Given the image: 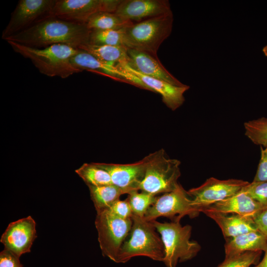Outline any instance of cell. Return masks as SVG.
<instances>
[{
    "mask_svg": "<svg viewBox=\"0 0 267 267\" xmlns=\"http://www.w3.org/2000/svg\"><path fill=\"white\" fill-rule=\"evenodd\" d=\"M127 65L135 71L149 77L163 80L173 85L184 87L182 83L170 73L158 57L147 53L128 48Z\"/></svg>",
    "mask_w": 267,
    "mask_h": 267,
    "instance_id": "16",
    "label": "cell"
},
{
    "mask_svg": "<svg viewBox=\"0 0 267 267\" xmlns=\"http://www.w3.org/2000/svg\"><path fill=\"white\" fill-rule=\"evenodd\" d=\"M150 222L160 234L165 249L163 262L167 267H176L178 261L189 260L200 250L199 243L190 240V225L182 226L179 222H160L156 220Z\"/></svg>",
    "mask_w": 267,
    "mask_h": 267,
    "instance_id": "5",
    "label": "cell"
},
{
    "mask_svg": "<svg viewBox=\"0 0 267 267\" xmlns=\"http://www.w3.org/2000/svg\"><path fill=\"white\" fill-rule=\"evenodd\" d=\"M0 267H23L19 257L4 249L0 253Z\"/></svg>",
    "mask_w": 267,
    "mask_h": 267,
    "instance_id": "32",
    "label": "cell"
},
{
    "mask_svg": "<svg viewBox=\"0 0 267 267\" xmlns=\"http://www.w3.org/2000/svg\"><path fill=\"white\" fill-rule=\"evenodd\" d=\"M132 226L129 238L123 243L119 252L117 263H125L136 256H145L163 262L165 249L161 236L151 222L144 217H132Z\"/></svg>",
    "mask_w": 267,
    "mask_h": 267,
    "instance_id": "4",
    "label": "cell"
},
{
    "mask_svg": "<svg viewBox=\"0 0 267 267\" xmlns=\"http://www.w3.org/2000/svg\"><path fill=\"white\" fill-rule=\"evenodd\" d=\"M262 260L253 267H267V247Z\"/></svg>",
    "mask_w": 267,
    "mask_h": 267,
    "instance_id": "34",
    "label": "cell"
},
{
    "mask_svg": "<svg viewBox=\"0 0 267 267\" xmlns=\"http://www.w3.org/2000/svg\"><path fill=\"white\" fill-rule=\"evenodd\" d=\"M71 62L82 71L87 70L99 73L114 80L129 84L140 89L151 91L133 73L118 65L102 61L84 50L79 49V52L71 58Z\"/></svg>",
    "mask_w": 267,
    "mask_h": 267,
    "instance_id": "12",
    "label": "cell"
},
{
    "mask_svg": "<svg viewBox=\"0 0 267 267\" xmlns=\"http://www.w3.org/2000/svg\"><path fill=\"white\" fill-rule=\"evenodd\" d=\"M147 158L130 164L95 163L110 176L113 184L123 189L126 194L138 191L146 170Z\"/></svg>",
    "mask_w": 267,
    "mask_h": 267,
    "instance_id": "14",
    "label": "cell"
},
{
    "mask_svg": "<svg viewBox=\"0 0 267 267\" xmlns=\"http://www.w3.org/2000/svg\"><path fill=\"white\" fill-rule=\"evenodd\" d=\"M267 238L259 231L250 232L234 237L224 245L225 257L237 255L247 251H265Z\"/></svg>",
    "mask_w": 267,
    "mask_h": 267,
    "instance_id": "20",
    "label": "cell"
},
{
    "mask_svg": "<svg viewBox=\"0 0 267 267\" xmlns=\"http://www.w3.org/2000/svg\"><path fill=\"white\" fill-rule=\"evenodd\" d=\"M56 1V0H19L2 33V39L4 40L52 17Z\"/></svg>",
    "mask_w": 267,
    "mask_h": 267,
    "instance_id": "9",
    "label": "cell"
},
{
    "mask_svg": "<svg viewBox=\"0 0 267 267\" xmlns=\"http://www.w3.org/2000/svg\"><path fill=\"white\" fill-rule=\"evenodd\" d=\"M156 196L145 192L134 191L129 194L128 200L134 215L144 217L148 208L155 202Z\"/></svg>",
    "mask_w": 267,
    "mask_h": 267,
    "instance_id": "27",
    "label": "cell"
},
{
    "mask_svg": "<svg viewBox=\"0 0 267 267\" xmlns=\"http://www.w3.org/2000/svg\"><path fill=\"white\" fill-rule=\"evenodd\" d=\"M245 135L255 144L267 146V118L245 122L244 123Z\"/></svg>",
    "mask_w": 267,
    "mask_h": 267,
    "instance_id": "25",
    "label": "cell"
},
{
    "mask_svg": "<svg viewBox=\"0 0 267 267\" xmlns=\"http://www.w3.org/2000/svg\"><path fill=\"white\" fill-rule=\"evenodd\" d=\"M36 222L30 216L9 224L0 238L4 249L19 257L31 252V248L37 237Z\"/></svg>",
    "mask_w": 267,
    "mask_h": 267,
    "instance_id": "13",
    "label": "cell"
},
{
    "mask_svg": "<svg viewBox=\"0 0 267 267\" xmlns=\"http://www.w3.org/2000/svg\"><path fill=\"white\" fill-rule=\"evenodd\" d=\"M124 29L91 30L89 44L94 45L125 46Z\"/></svg>",
    "mask_w": 267,
    "mask_h": 267,
    "instance_id": "26",
    "label": "cell"
},
{
    "mask_svg": "<svg viewBox=\"0 0 267 267\" xmlns=\"http://www.w3.org/2000/svg\"><path fill=\"white\" fill-rule=\"evenodd\" d=\"M121 0H56L52 17L63 20L86 24L100 12H115Z\"/></svg>",
    "mask_w": 267,
    "mask_h": 267,
    "instance_id": "10",
    "label": "cell"
},
{
    "mask_svg": "<svg viewBox=\"0 0 267 267\" xmlns=\"http://www.w3.org/2000/svg\"><path fill=\"white\" fill-rule=\"evenodd\" d=\"M88 187L96 212L109 209L120 199L121 195L126 194L123 189L113 184Z\"/></svg>",
    "mask_w": 267,
    "mask_h": 267,
    "instance_id": "22",
    "label": "cell"
},
{
    "mask_svg": "<svg viewBox=\"0 0 267 267\" xmlns=\"http://www.w3.org/2000/svg\"><path fill=\"white\" fill-rule=\"evenodd\" d=\"M7 42L14 51L30 60L41 74L47 76L65 79L82 72L71 62V58L79 49L62 44L38 48L12 41Z\"/></svg>",
    "mask_w": 267,
    "mask_h": 267,
    "instance_id": "2",
    "label": "cell"
},
{
    "mask_svg": "<svg viewBox=\"0 0 267 267\" xmlns=\"http://www.w3.org/2000/svg\"><path fill=\"white\" fill-rule=\"evenodd\" d=\"M253 220L258 230L267 238V209L258 213Z\"/></svg>",
    "mask_w": 267,
    "mask_h": 267,
    "instance_id": "33",
    "label": "cell"
},
{
    "mask_svg": "<svg viewBox=\"0 0 267 267\" xmlns=\"http://www.w3.org/2000/svg\"><path fill=\"white\" fill-rule=\"evenodd\" d=\"M172 11L165 14L133 23L124 29L125 45L158 57L162 43L171 35L173 26Z\"/></svg>",
    "mask_w": 267,
    "mask_h": 267,
    "instance_id": "3",
    "label": "cell"
},
{
    "mask_svg": "<svg viewBox=\"0 0 267 267\" xmlns=\"http://www.w3.org/2000/svg\"><path fill=\"white\" fill-rule=\"evenodd\" d=\"M147 163L144 178L139 190L156 195L173 191L178 187L180 162L167 157L160 149L146 156Z\"/></svg>",
    "mask_w": 267,
    "mask_h": 267,
    "instance_id": "6",
    "label": "cell"
},
{
    "mask_svg": "<svg viewBox=\"0 0 267 267\" xmlns=\"http://www.w3.org/2000/svg\"><path fill=\"white\" fill-rule=\"evenodd\" d=\"M117 65L136 76L151 91L159 93L164 103L172 111L176 110L184 103V93L190 88L189 86H177L163 80L145 76L131 68L126 62Z\"/></svg>",
    "mask_w": 267,
    "mask_h": 267,
    "instance_id": "17",
    "label": "cell"
},
{
    "mask_svg": "<svg viewBox=\"0 0 267 267\" xmlns=\"http://www.w3.org/2000/svg\"><path fill=\"white\" fill-rule=\"evenodd\" d=\"M248 183L241 179L220 180L211 177L200 186L191 188L187 192L191 198L192 205L200 212L203 208L236 194Z\"/></svg>",
    "mask_w": 267,
    "mask_h": 267,
    "instance_id": "11",
    "label": "cell"
},
{
    "mask_svg": "<svg viewBox=\"0 0 267 267\" xmlns=\"http://www.w3.org/2000/svg\"><path fill=\"white\" fill-rule=\"evenodd\" d=\"M263 52L264 55L267 57V44L263 47Z\"/></svg>",
    "mask_w": 267,
    "mask_h": 267,
    "instance_id": "35",
    "label": "cell"
},
{
    "mask_svg": "<svg viewBox=\"0 0 267 267\" xmlns=\"http://www.w3.org/2000/svg\"><path fill=\"white\" fill-rule=\"evenodd\" d=\"M133 23L122 19L115 12H100L93 15L86 25L90 30H107L124 29Z\"/></svg>",
    "mask_w": 267,
    "mask_h": 267,
    "instance_id": "23",
    "label": "cell"
},
{
    "mask_svg": "<svg viewBox=\"0 0 267 267\" xmlns=\"http://www.w3.org/2000/svg\"><path fill=\"white\" fill-rule=\"evenodd\" d=\"M261 148V157L253 181L267 182V146Z\"/></svg>",
    "mask_w": 267,
    "mask_h": 267,
    "instance_id": "31",
    "label": "cell"
},
{
    "mask_svg": "<svg viewBox=\"0 0 267 267\" xmlns=\"http://www.w3.org/2000/svg\"><path fill=\"white\" fill-rule=\"evenodd\" d=\"M171 11L167 0H121L115 13L124 20L137 23Z\"/></svg>",
    "mask_w": 267,
    "mask_h": 267,
    "instance_id": "15",
    "label": "cell"
},
{
    "mask_svg": "<svg viewBox=\"0 0 267 267\" xmlns=\"http://www.w3.org/2000/svg\"><path fill=\"white\" fill-rule=\"evenodd\" d=\"M75 172L88 186L112 184L109 173L95 163H84Z\"/></svg>",
    "mask_w": 267,
    "mask_h": 267,
    "instance_id": "24",
    "label": "cell"
},
{
    "mask_svg": "<svg viewBox=\"0 0 267 267\" xmlns=\"http://www.w3.org/2000/svg\"><path fill=\"white\" fill-rule=\"evenodd\" d=\"M90 31L86 24L52 17L4 40L38 48L62 44L79 49L89 44Z\"/></svg>",
    "mask_w": 267,
    "mask_h": 267,
    "instance_id": "1",
    "label": "cell"
},
{
    "mask_svg": "<svg viewBox=\"0 0 267 267\" xmlns=\"http://www.w3.org/2000/svg\"><path fill=\"white\" fill-rule=\"evenodd\" d=\"M266 209L267 206L240 191L228 198L200 209V212L237 214L253 219L258 213Z\"/></svg>",
    "mask_w": 267,
    "mask_h": 267,
    "instance_id": "18",
    "label": "cell"
},
{
    "mask_svg": "<svg viewBox=\"0 0 267 267\" xmlns=\"http://www.w3.org/2000/svg\"><path fill=\"white\" fill-rule=\"evenodd\" d=\"M219 225L224 237L233 238L250 232L259 231L253 219L237 214L203 212Z\"/></svg>",
    "mask_w": 267,
    "mask_h": 267,
    "instance_id": "19",
    "label": "cell"
},
{
    "mask_svg": "<svg viewBox=\"0 0 267 267\" xmlns=\"http://www.w3.org/2000/svg\"><path fill=\"white\" fill-rule=\"evenodd\" d=\"M95 225L102 255L116 263L122 245L130 234L132 219H123L104 210L97 212Z\"/></svg>",
    "mask_w": 267,
    "mask_h": 267,
    "instance_id": "7",
    "label": "cell"
},
{
    "mask_svg": "<svg viewBox=\"0 0 267 267\" xmlns=\"http://www.w3.org/2000/svg\"><path fill=\"white\" fill-rule=\"evenodd\" d=\"M262 251H247L241 254L225 257L224 260L217 267H250L259 263Z\"/></svg>",
    "mask_w": 267,
    "mask_h": 267,
    "instance_id": "28",
    "label": "cell"
},
{
    "mask_svg": "<svg viewBox=\"0 0 267 267\" xmlns=\"http://www.w3.org/2000/svg\"><path fill=\"white\" fill-rule=\"evenodd\" d=\"M79 49L89 53L102 61L116 65L124 62L127 63L129 60L128 48L124 46L88 44L81 46Z\"/></svg>",
    "mask_w": 267,
    "mask_h": 267,
    "instance_id": "21",
    "label": "cell"
},
{
    "mask_svg": "<svg viewBox=\"0 0 267 267\" xmlns=\"http://www.w3.org/2000/svg\"><path fill=\"white\" fill-rule=\"evenodd\" d=\"M240 191L267 207V182L253 181L243 187Z\"/></svg>",
    "mask_w": 267,
    "mask_h": 267,
    "instance_id": "29",
    "label": "cell"
},
{
    "mask_svg": "<svg viewBox=\"0 0 267 267\" xmlns=\"http://www.w3.org/2000/svg\"><path fill=\"white\" fill-rule=\"evenodd\" d=\"M200 213L192 205L191 198L180 184L176 190L157 197L144 218L151 222L164 217L170 219L172 222H179L185 216L193 218L197 217Z\"/></svg>",
    "mask_w": 267,
    "mask_h": 267,
    "instance_id": "8",
    "label": "cell"
},
{
    "mask_svg": "<svg viewBox=\"0 0 267 267\" xmlns=\"http://www.w3.org/2000/svg\"><path fill=\"white\" fill-rule=\"evenodd\" d=\"M107 210L123 219H132L133 216L131 207L127 199L125 200H117Z\"/></svg>",
    "mask_w": 267,
    "mask_h": 267,
    "instance_id": "30",
    "label": "cell"
}]
</instances>
